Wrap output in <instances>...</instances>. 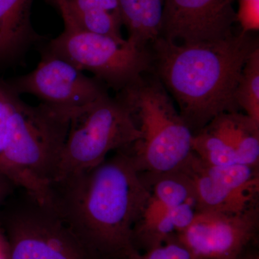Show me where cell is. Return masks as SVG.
<instances>
[{
	"label": "cell",
	"mask_w": 259,
	"mask_h": 259,
	"mask_svg": "<svg viewBox=\"0 0 259 259\" xmlns=\"http://www.w3.org/2000/svg\"><path fill=\"white\" fill-rule=\"evenodd\" d=\"M259 204L242 212H197L177 240L194 259H237L256 242Z\"/></svg>",
	"instance_id": "9"
},
{
	"label": "cell",
	"mask_w": 259,
	"mask_h": 259,
	"mask_svg": "<svg viewBox=\"0 0 259 259\" xmlns=\"http://www.w3.org/2000/svg\"><path fill=\"white\" fill-rule=\"evenodd\" d=\"M236 22L243 33H251L259 30V0H238L236 11Z\"/></svg>",
	"instance_id": "22"
},
{
	"label": "cell",
	"mask_w": 259,
	"mask_h": 259,
	"mask_svg": "<svg viewBox=\"0 0 259 259\" xmlns=\"http://www.w3.org/2000/svg\"><path fill=\"white\" fill-rule=\"evenodd\" d=\"M10 114L8 91L3 81H0V157L3 154L8 140Z\"/></svg>",
	"instance_id": "24"
},
{
	"label": "cell",
	"mask_w": 259,
	"mask_h": 259,
	"mask_svg": "<svg viewBox=\"0 0 259 259\" xmlns=\"http://www.w3.org/2000/svg\"><path fill=\"white\" fill-rule=\"evenodd\" d=\"M10 105L8 140L0 157V173L42 204L51 187L71 117L77 110L40 103L31 106L5 84Z\"/></svg>",
	"instance_id": "3"
},
{
	"label": "cell",
	"mask_w": 259,
	"mask_h": 259,
	"mask_svg": "<svg viewBox=\"0 0 259 259\" xmlns=\"http://www.w3.org/2000/svg\"><path fill=\"white\" fill-rule=\"evenodd\" d=\"M5 83L19 96L28 94L42 103L71 110L88 106L108 94L101 81L46 51L35 69Z\"/></svg>",
	"instance_id": "8"
},
{
	"label": "cell",
	"mask_w": 259,
	"mask_h": 259,
	"mask_svg": "<svg viewBox=\"0 0 259 259\" xmlns=\"http://www.w3.org/2000/svg\"><path fill=\"white\" fill-rule=\"evenodd\" d=\"M237 259H259L258 250L253 248V247L248 248L243 254L240 255Z\"/></svg>",
	"instance_id": "27"
},
{
	"label": "cell",
	"mask_w": 259,
	"mask_h": 259,
	"mask_svg": "<svg viewBox=\"0 0 259 259\" xmlns=\"http://www.w3.org/2000/svg\"><path fill=\"white\" fill-rule=\"evenodd\" d=\"M235 0H165L158 37L175 44L222 40L234 34Z\"/></svg>",
	"instance_id": "10"
},
{
	"label": "cell",
	"mask_w": 259,
	"mask_h": 259,
	"mask_svg": "<svg viewBox=\"0 0 259 259\" xmlns=\"http://www.w3.org/2000/svg\"><path fill=\"white\" fill-rule=\"evenodd\" d=\"M240 110L259 125V48L245 63L236 92Z\"/></svg>",
	"instance_id": "17"
},
{
	"label": "cell",
	"mask_w": 259,
	"mask_h": 259,
	"mask_svg": "<svg viewBox=\"0 0 259 259\" xmlns=\"http://www.w3.org/2000/svg\"><path fill=\"white\" fill-rule=\"evenodd\" d=\"M200 163L207 175L225 187L233 190L259 193V167L240 163L212 166L201 160Z\"/></svg>",
	"instance_id": "16"
},
{
	"label": "cell",
	"mask_w": 259,
	"mask_h": 259,
	"mask_svg": "<svg viewBox=\"0 0 259 259\" xmlns=\"http://www.w3.org/2000/svg\"><path fill=\"white\" fill-rule=\"evenodd\" d=\"M151 44V69L175 98L192 135L220 114L239 112L237 87L259 48L258 38L240 32L214 41L180 44L158 37Z\"/></svg>",
	"instance_id": "2"
},
{
	"label": "cell",
	"mask_w": 259,
	"mask_h": 259,
	"mask_svg": "<svg viewBox=\"0 0 259 259\" xmlns=\"http://www.w3.org/2000/svg\"><path fill=\"white\" fill-rule=\"evenodd\" d=\"M33 0H0V66L18 59L41 38L31 25Z\"/></svg>",
	"instance_id": "12"
},
{
	"label": "cell",
	"mask_w": 259,
	"mask_h": 259,
	"mask_svg": "<svg viewBox=\"0 0 259 259\" xmlns=\"http://www.w3.org/2000/svg\"><path fill=\"white\" fill-rule=\"evenodd\" d=\"M165 0H143L142 42L147 47L161 31Z\"/></svg>",
	"instance_id": "19"
},
{
	"label": "cell",
	"mask_w": 259,
	"mask_h": 259,
	"mask_svg": "<svg viewBox=\"0 0 259 259\" xmlns=\"http://www.w3.org/2000/svg\"><path fill=\"white\" fill-rule=\"evenodd\" d=\"M0 259H10L9 243L1 225H0Z\"/></svg>",
	"instance_id": "26"
},
{
	"label": "cell",
	"mask_w": 259,
	"mask_h": 259,
	"mask_svg": "<svg viewBox=\"0 0 259 259\" xmlns=\"http://www.w3.org/2000/svg\"><path fill=\"white\" fill-rule=\"evenodd\" d=\"M10 259H100L50 205L25 192L0 215Z\"/></svg>",
	"instance_id": "7"
},
{
	"label": "cell",
	"mask_w": 259,
	"mask_h": 259,
	"mask_svg": "<svg viewBox=\"0 0 259 259\" xmlns=\"http://www.w3.org/2000/svg\"><path fill=\"white\" fill-rule=\"evenodd\" d=\"M180 168L193 183L197 212L236 213L259 204V193L231 190L213 180L193 152Z\"/></svg>",
	"instance_id": "11"
},
{
	"label": "cell",
	"mask_w": 259,
	"mask_h": 259,
	"mask_svg": "<svg viewBox=\"0 0 259 259\" xmlns=\"http://www.w3.org/2000/svg\"><path fill=\"white\" fill-rule=\"evenodd\" d=\"M59 10L64 30L51 40L46 51L64 59L118 93L152 68L147 47L130 39L115 38L86 31L71 18L61 0H47Z\"/></svg>",
	"instance_id": "5"
},
{
	"label": "cell",
	"mask_w": 259,
	"mask_h": 259,
	"mask_svg": "<svg viewBox=\"0 0 259 259\" xmlns=\"http://www.w3.org/2000/svg\"><path fill=\"white\" fill-rule=\"evenodd\" d=\"M122 23L128 31V39L140 47L142 42L143 0H118Z\"/></svg>",
	"instance_id": "20"
},
{
	"label": "cell",
	"mask_w": 259,
	"mask_h": 259,
	"mask_svg": "<svg viewBox=\"0 0 259 259\" xmlns=\"http://www.w3.org/2000/svg\"><path fill=\"white\" fill-rule=\"evenodd\" d=\"M192 150L209 166H228L239 163L235 151L205 128L192 135Z\"/></svg>",
	"instance_id": "18"
},
{
	"label": "cell",
	"mask_w": 259,
	"mask_h": 259,
	"mask_svg": "<svg viewBox=\"0 0 259 259\" xmlns=\"http://www.w3.org/2000/svg\"><path fill=\"white\" fill-rule=\"evenodd\" d=\"M117 97L141 133L127 148L137 171L163 173L180 168L192 152V133L157 76L143 75Z\"/></svg>",
	"instance_id": "4"
},
{
	"label": "cell",
	"mask_w": 259,
	"mask_h": 259,
	"mask_svg": "<svg viewBox=\"0 0 259 259\" xmlns=\"http://www.w3.org/2000/svg\"><path fill=\"white\" fill-rule=\"evenodd\" d=\"M151 197L127 149L97 166L56 181L49 205L100 259L138 251L133 231Z\"/></svg>",
	"instance_id": "1"
},
{
	"label": "cell",
	"mask_w": 259,
	"mask_h": 259,
	"mask_svg": "<svg viewBox=\"0 0 259 259\" xmlns=\"http://www.w3.org/2000/svg\"><path fill=\"white\" fill-rule=\"evenodd\" d=\"M139 175L153 198L168 208L187 202L197 203L193 183L180 168L163 173L143 172Z\"/></svg>",
	"instance_id": "15"
},
{
	"label": "cell",
	"mask_w": 259,
	"mask_h": 259,
	"mask_svg": "<svg viewBox=\"0 0 259 259\" xmlns=\"http://www.w3.org/2000/svg\"><path fill=\"white\" fill-rule=\"evenodd\" d=\"M140 138L125 104L104 95L71 117L54 182L97 166L109 153L127 149Z\"/></svg>",
	"instance_id": "6"
},
{
	"label": "cell",
	"mask_w": 259,
	"mask_h": 259,
	"mask_svg": "<svg viewBox=\"0 0 259 259\" xmlns=\"http://www.w3.org/2000/svg\"><path fill=\"white\" fill-rule=\"evenodd\" d=\"M177 238L169 208L151 195L147 207L133 231L135 249L144 253Z\"/></svg>",
	"instance_id": "14"
},
{
	"label": "cell",
	"mask_w": 259,
	"mask_h": 259,
	"mask_svg": "<svg viewBox=\"0 0 259 259\" xmlns=\"http://www.w3.org/2000/svg\"><path fill=\"white\" fill-rule=\"evenodd\" d=\"M197 212V203L194 202H187L169 209L177 235L185 231L193 223Z\"/></svg>",
	"instance_id": "23"
},
{
	"label": "cell",
	"mask_w": 259,
	"mask_h": 259,
	"mask_svg": "<svg viewBox=\"0 0 259 259\" xmlns=\"http://www.w3.org/2000/svg\"><path fill=\"white\" fill-rule=\"evenodd\" d=\"M15 187V186L6 177L0 173V209L8 197L11 195Z\"/></svg>",
	"instance_id": "25"
},
{
	"label": "cell",
	"mask_w": 259,
	"mask_h": 259,
	"mask_svg": "<svg viewBox=\"0 0 259 259\" xmlns=\"http://www.w3.org/2000/svg\"><path fill=\"white\" fill-rule=\"evenodd\" d=\"M128 259H194L180 241L172 240L153 249L140 253L136 251Z\"/></svg>",
	"instance_id": "21"
},
{
	"label": "cell",
	"mask_w": 259,
	"mask_h": 259,
	"mask_svg": "<svg viewBox=\"0 0 259 259\" xmlns=\"http://www.w3.org/2000/svg\"><path fill=\"white\" fill-rule=\"evenodd\" d=\"M204 128L232 148L239 163L259 167V125L248 115L223 112Z\"/></svg>",
	"instance_id": "13"
}]
</instances>
